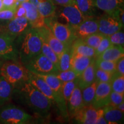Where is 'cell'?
Masks as SVG:
<instances>
[{
    "instance_id": "6da1fadb",
    "label": "cell",
    "mask_w": 124,
    "mask_h": 124,
    "mask_svg": "<svg viewBox=\"0 0 124 124\" xmlns=\"http://www.w3.org/2000/svg\"><path fill=\"white\" fill-rule=\"evenodd\" d=\"M20 98L35 114L41 117L48 115L52 102L29 81L16 87Z\"/></svg>"
},
{
    "instance_id": "7a4b0ae2",
    "label": "cell",
    "mask_w": 124,
    "mask_h": 124,
    "mask_svg": "<svg viewBox=\"0 0 124 124\" xmlns=\"http://www.w3.org/2000/svg\"><path fill=\"white\" fill-rule=\"evenodd\" d=\"M18 37V55L23 64L41 53L42 39L36 28L29 27Z\"/></svg>"
},
{
    "instance_id": "3957f363",
    "label": "cell",
    "mask_w": 124,
    "mask_h": 124,
    "mask_svg": "<svg viewBox=\"0 0 124 124\" xmlns=\"http://www.w3.org/2000/svg\"><path fill=\"white\" fill-rule=\"evenodd\" d=\"M29 71L24 64L10 60L6 62L0 68V75L13 87L16 88L28 81Z\"/></svg>"
},
{
    "instance_id": "277c9868",
    "label": "cell",
    "mask_w": 124,
    "mask_h": 124,
    "mask_svg": "<svg viewBox=\"0 0 124 124\" xmlns=\"http://www.w3.org/2000/svg\"><path fill=\"white\" fill-rule=\"evenodd\" d=\"M32 119V116L15 105H5L0 109L1 124H24L28 123Z\"/></svg>"
},
{
    "instance_id": "5b68a950",
    "label": "cell",
    "mask_w": 124,
    "mask_h": 124,
    "mask_svg": "<svg viewBox=\"0 0 124 124\" xmlns=\"http://www.w3.org/2000/svg\"><path fill=\"white\" fill-rule=\"evenodd\" d=\"M45 24L49 28L56 38L66 46H71L76 39L73 29L67 25L59 22L55 16L45 18Z\"/></svg>"
},
{
    "instance_id": "8992f818",
    "label": "cell",
    "mask_w": 124,
    "mask_h": 124,
    "mask_svg": "<svg viewBox=\"0 0 124 124\" xmlns=\"http://www.w3.org/2000/svg\"><path fill=\"white\" fill-rule=\"evenodd\" d=\"M56 16L57 18L60 20L59 22L67 25L72 29L77 27L86 18L78 8L75 3L69 5L60 7Z\"/></svg>"
},
{
    "instance_id": "52a82bcc",
    "label": "cell",
    "mask_w": 124,
    "mask_h": 124,
    "mask_svg": "<svg viewBox=\"0 0 124 124\" xmlns=\"http://www.w3.org/2000/svg\"><path fill=\"white\" fill-rule=\"evenodd\" d=\"M24 66L29 71L35 74H55L59 71L55 65L41 53L28 60Z\"/></svg>"
},
{
    "instance_id": "ba28073f",
    "label": "cell",
    "mask_w": 124,
    "mask_h": 124,
    "mask_svg": "<svg viewBox=\"0 0 124 124\" xmlns=\"http://www.w3.org/2000/svg\"><path fill=\"white\" fill-rule=\"evenodd\" d=\"M98 20V32L104 36H110L121 30L124 27L120 19L114 15L107 14Z\"/></svg>"
},
{
    "instance_id": "9c48e42d",
    "label": "cell",
    "mask_w": 124,
    "mask_h": 124,
    "mask_svg": "<svg viewBox=\"0 0 124 124\" xmlns=\"http://www.w3.org/2000/svg\"><path fill=\"white\" fill-rule=\"evenodd\" d=\"M15 39L6 32L0 33V57L4 59L16 60L18 52L15 44Z\"/></svg>"
},
{
    "instance_id": "30bf717a",
    "label": "cell",
    "mask_w": 124,
    "mask_h": 124,
    "mask_svg": "<svg viewBox=\"0 0 124 124\" xmlns=\"http://www.w3.org/2000/svg\"><path fill=\"white\" fill-rule=\"evenodd\" d=\"M103 108H96L92 105L85 106L74 116L77 123L95 124L101 116H103Z\"/></svg>"
},
{
    "instance_id": "8fae6325",
    "label": "cell",
    "mask_w": 124,
    "mask_h": 124,
    "mask_svg": "<svg viewBox=\"0 0 124 124\" xmlns=\"http://www.w3.org/2000/svg\"><path fill=\"white\" fill-rule=\"evenodd\" d=\"M36 29L43 40L48 44L59 58L66 46L56 38L46 24Z\"/></svg>"
},
{
    "instance_id": "7c38bea8",
    "label": "cell",
    "mask_w": 124,
    "mask_h": 124,
    "mask_svg": "<svg viewBox=\"0 0 124 124\" xmlns=\"http://www.w3.org/2000/svg\"><path fill=\"white\" fill-rule=\"evenodd\" d=\"M111 91L110 82L98 83L95 97L91 105L96 108H103L108 105Z\"/></svg>"
},
{
    "instance_id": "4fadbf2b",
    "label": "cell",
    "mask_w": 124,
    "mask_h": 124,
    "mask_svg": "<svg viewBox=\"0 0 124 124\" xmlns=\"http://www.w3.org/2000/svg\"><path fill=\"white\" fill-rule=\"evenodd\" d=\"M76 39H83L88 36L98 32V20L94 17H87L73 29Z\"/></svg>"
},
{
    "instance_id": "5bb4252c",
    "label": "cell",
    "mask_w": 124,
    "mask_h": 124,
    "mask_svg": "<svg viewBox=\"0 0 124 124\" xmlns=\"http://www.w3.org/2000/svg\"><path fill=\"white\" fill-rule=\"evenodd\" d=\"M29 26L28 21L25 16L15 17L9 20L4 32L16 39L29 28Z\"/></svg>"
},
{
    "instance_id": "9a60e30c",
    "label": "cell",
    "mask_w": 124,
    "mask_h": 124,
    "mask_svg": "<svg viewBox=\"0 0 124 124\" xmlns=\"http://www.w3.org/2000/svg\"><path fill=\"white\" fill-rule=\"evenodd\" d=\"M25 10V17L27 18L31 27L38 28L44 26L45 18L40 15L36 8L29 1L21 3Z\"/></svg>"
},
{
    "instance_id": "2e32d148",
    "label": "cell",
    "mask_w": 124,
    "mask_h": 124,
    "mask_svg": "<svg viewBox=\"0 0 124 124\" xmlns=\"http://www.w3.org/2000/svg\"><path fill=\"white\" fill-rule=\"evenodd\" d=\"M28 81L45 96H46L52 102V103H56L57 97L55 93L41 78L33 72L29 71Z\"/></svg>"
},
{
    "instance_id": "e0dca14e",
    "label": "cell",
    "mask_w": 124,
    "mask_h": 124,
    "mask_svg": "<svg viewBox=\"0 0 124 124\" xmlns=\"http://www.w3.org/2000/svg\"><path fill=\"white\" fill-rule=\"evenodd\" d=\"M84 106L82 99V90L77 85L67 103L68 114L71 116H74Z\"/></svg>"
},
{
    "instance_id": "ac0fdd59",
    "label": "cell",
    "mask_w": 124,
    "mask_h": 124,
    "mask_svg": "<svg viewBox=\"0 0 124 124\" xmlns=\"http://www.w3.org/2000/svg\"><path fill=\"white\" fill-rule=\"evenodd\" d=\"M94 7L108 15H114L124 6V0H92Z\"/></svg>"
},
{
    "instance_id": "d6986e66",
    "label": "cell",
    "mask_w": 124,
    "mask_h": 124,
    "mask_svg": "<svg viewBox=\"0 0 124 124\" xmlns=\"http://www.w3.org/2000/svg\"><path fill=\"white\" fill-rule=\"evenodd\" d=\"M44 18L55 16L56 6L51 0H29Z\"/></svg>"
},
{
    "instance_id": "ffe728a7",
    "label": "cell",
    "mask_w": 124,
    "mask_h": 124,
    "mask_svg": "<svg viewBox=\"0 0 124 124\" xmlns=\"http://www.w3.org/2000/svg\"><path fill=\"white\" fill-rule=\"evenodd\" d=\"M95 59L79 76L78 86L81 90L89 86L95 81V71L97 67L95 66Z\"/></svg>"
},
{
    "instance_id": "44dd1931",
    "label": "cell",
    "mask_w": 124,
    "mask_h": 124,
    "mask_svg": "<svg viewBox=\"0 0 124 124\" xmlns=\"http://www.w3.org/2000/svg\"><path fill=\"white\" fill-rule=\"evenodd\" d=\"M124 56V46L120 45H111L95 59L117 62Z\"/></svg>"
},
{
    "instance_id": "7402d4cb",
    "label": "cell",
    "mask_w": 124,
    "mask_h": 124,
    "mask_svg": "<svg viewBox=\"0 0 124 124\" xmlns=\"http://www.w3.org/2000/svg\"><path fill=\"white\" fill-rule=\"evenodd\" d=\"M95 59L72 53L70 63L71 69L80 75Z\"/></svg>"
},
{
    "instance_id": "603a6c76",
    "label": "cell",
    "mask_w": 124,
    "mask_h": 124,
    "mask_svg": "<svg viewBox=\"0 0 124 124\" xmlns=\"http://www.w3.org/2000/svg\"><path fill=\"white\" fill-rule=\"evenodd\" d=\"M71 51L72 54H78L90 58H95V49L85 43L80 39H76L71 44Z\"/></svg>"
},
{
    "instance_id": "cb8c5ba5",
    "label": "cell",
    "mask_w": 124,
    "mask_h": 124,
    "mask_svg": "<svg viewBox=\"0 0 124 124\" xmlns=\"http://www.w3.org/2000/svg\"><path fill=\"white\" fill-rule=\"evenodd\" d=\"M103 116L109 124H117L122 123L124 120V113L116 107L106 105L103 107Z\"/></svg>"
},
{
    "instance_id": "d4e9b609",
    "label": "cell",
    "mask_w": 124,
    "mask_h": 124,
    "mask_svg": "<svg viewBox=\"0 0 124 124\" xmlns=\"http://www.w3.org/2000/svg\"><path fill=\"white\" fill-rule=\"evenodd\" d=\"M13 94V87L2 76L0 77V106L8 102Z\"/></svg>"
},
{
    "instance_id": "484cf974",
    "label": "cell",
    "mask_w": 124,
    "mask_h": 124,
    "mask_svg": "<svg viewBox=\"0 0 124 124\" xmlns=\"http://www.w3.org/2000/svg\"><path fill=\"white\" fill-rule=\"evenodd\" d=\"M78 8L86 17H94L95 7L92 0H75Z\"/></svg>"
},
{
    "instance_id": "4316f807",
    "label": "cell",
    "mask_w": 124,
    "mask_h": 124,
    "mask_svg": "<svg viewBox=\"0 0 124 124\" xmlns=\"http://www.w3.org/2000/svg\"><path fill=\"white\" fill-rule=\"evenodd\" d=\"M72 56L71 45L66 46L64 51L59 57V71H63L71 69V59Z\"/></svg>"
},
{
    "instance_id": "83f0119b",
    "label": "cell",
    "mask_w": 124,
    "mask_h": 124,
    "mask_svg": "<svg viewBox=\"0 0 124 124\" xmlns=\"http://www.w3.org/2000/svg\"><path fill=\"white\" fill-rule=\"evenodd\" d=\"M97 82H94L92 84L82 90V99L84 106H89L92 104L95 97Z\"/></svg>"
},
{
    "instance_id": "f1b7e54d",
    "label": "cell",
    "mask_w": 124,
    "mask_h": 124,
    "mask_svg": "<svg viewBox=\"0 0 124 124\" xmlns=\"http://www.w3.org/2000/svg\"><path fill=\"white\" fill-rule=\"evenodd\" d=\"M41 53L48 58L59 70V59L58 55L48 46L47 43L45 42L42 39V46H41Z\"/></svg>"
},
{
    "instance_id": "f546056e",
    "label": "cell",
    "mask_w": 124,
    "mask_h": 124,
    "mask_svg": "<svg viewBox=\"0 0 124 124\" xmlns=\"http://www.w3.org/2000/svg\"><path fill=\"white\" fill-rule=\"evenodd\" d=\"M78 78L71 81L63 82L62 83V93L66 104L69 101L74 89L78 85Z\"/></svg>"
},
{
    "instance_id": "4dcf8cb0",
    "label": "cell",
    "mask_w": 124,
    "mask_h": 124,
    "mask_svg": "<svg viewBox=\"0 0 124 124\" xmlns=\"http://www.w3.org/2000/svg\"><path fill=\"white\" fill-rule=\"evenodd\" d=\"M113 91L124 94V75H113L110 82Z\"/></svg>"
},
{
    "instance_id": "1f68e13d",
    "label": "cell",
    "mask_w": 124,
    "mask_h": 124,
    "mask_svg": "<svg viewBox=\"0 0 124 124\" xmlns=\"http://www.w3.org/2000/svg\"><path fill=\"white\" fill-rule=\"evenodd\" d=\"M95 63L97 68L108 71V72L112 74H114L115 72L117 62L95 59Z\"/></svg>"
},
{
    "instance_id": "d6a6232c",
    "label": "cell",
    "mask_w": 124,
    "mask_h": 124,
    "mask_svg": "<svg viewBox=\"0 0 124 124\" xmlns=\"http://www.w3.org/2000/svg\"><path fill=\"white\" fill-rule=\"evenodd\" d=\"M103 37H104V35H102L100 32H97V33L88 36L82 40H83L85 44L91 46L94 49H96L100 45Z\"/></svg>"
},
{
    "instance_id": "836d02e7",
    "label": "cell",
    "mask_w": 124,
    "mask_h": 124,
    "mask_svg": "<svg viewBox=\"0 0 124 124\" xmlns=\"http://www.w3.org/2000/svg\"><path fill=\"white\" fill-rule=\"evenodd\" d=\"M55 75L62 82L71 81L78 78L79 75L72 69L63 71H58L57 73L55 74Z\"/></svg>"
},
{
    "instance_id": "e575fe53",
    "label": "cell",
    "mask_w": 124,
    "mask_h": 124,
    "mask_svg": "<svg viewBox=\"0 0 124 124\" xmlns=\"http://www.w3.org/2000/svg\"><path fill=\"white\" fill-rule=\"evenodd\" d=\"M113 74L98 68L95 71V81L99 82H110Z\"/></svg>"
},
{
    "instance_id": "d590c367",
    "label": "cell",
    "mask_w": 124,
    "mask_h": 124,
    "mask_svg": "<svg viewBox=\"0 0 124 124\" xmlns=\"http://www.w3.org/2000/svg\"><path fill=\"white\" fill-rule=\"evenodd\" d=\"M124 101V94L112 91L110 93L109 98V102L108 105L116 107Z\"/></svg>"
},
{
    "instance_id": "8d00e7d4",
    "label": "cell",
    "mask_w": 124,
    "mask_h": 124,
    "mask_svg": "<svg viewBox=\"0 0 124 124\" xmlns=\"http://www.w3.org/2000/svg\"><path fill=\"white\" fill-rule=\"evenodd\" d=\"M108 38L111 44L120 45V46H124V33L121 31L116 32L110 36H108Z\"/></svg>"
},
{
    "instance_id": "74e56055",
    "label": "cell",
    "mask_w": 124,
    "mask_h": 124,
    "mask_svg": "<svg viewBox=\"0 0 124 124\" xmlns=\"http://www.w3.org/2000/svg\"><path fill=\"white\" fill-rule=\"evenodd\" d=\"M112 45L111 44L108 36H104L103 38L102 39V41H101L100 45L95 49V55L96 57L101 54L103 51H105L107 48H108L110 46ZM95 57V58H96Z\"/></svg>"
},
{
    "instance_id": "f35d334b",
    "label": "cell",
    "mask_w": 124,
    "mask_h": 124,
    "mask_svg": "<svg viewBox=\"0 0 124 124\" xmlns=\"http://www.w3.org/2000/svg\"><path fill=\"white\" fill-rule=\"evenodd\" d=\"M16 8L2 9L0 10V20H10L15 17Z\"/></svg>"
},
{
    "instance_id": "ab89813d",
    "label": "cell",
    "mask_w": 124,
    "mask_h": 124,
    "mask_svg": "<svg viewBox=\"0 0 124 124\" xmlns=\"http://www.w3.org/2000/svg\"><path fill=\"white\" fill-rule=\"evenodd\" d=\"M114 75H124V58L122 57L117 62Z\"/></svg>"
},
{
    "instance_id": "60d3db41",
    "label": "cell",
    "mask_w": 124,
    "mask_h": 124,
    "mask_svg": "<svg viewBox=\"0 0 124 124\" xmlns=\"http://www.w3.org/2000/svg\"><path fill=\"white\" fill-rule=\"evenodd\" d=\"M20 4L17 0H2L3 9L17 8Z\"/></svg>"
},
{
    "instance_id": "b9f144b4",
    "label": "cell",
    "mask_w": 124,
    "mask_h": 124,
    "mask_svg": "<svg viewBox=\"0 0 124 124\" xmlns=\"http://www.w3.org/2000/svg\"><path fill=\"white\" fill-rule=\"evenodd\" d=\"M55 5H59L60 7L72 5L75 3V0H51Z\"/></svg>"
},
{
    "instance_id": "7bdbcfd3",
    "label": "cell",
    "mask_w": 124,
    "mask_h": 124,
    "mask_svg": "<svg viewBox=\"0 0 124 124\" xmlns=\"http://www.w3.org/2000/svg\"><path fill=\"white\" fill-rule=\"evenodd\" d=\"M25 17V10L24 8L20 4L17 7L16 10L15 12V17ZM14 17V18H15Z\"/></svg>"
},
{
    "instance_id": "ee69618b",
    "label": "cell",
    "mask_w": 124,
    "mask_h": 124,
    "mask_svg": "<svg viewBox=\"0 0 124 124\" xmlns=\"http://www.w3.org/2000/svg\"><path fill=\"white\" fill-rule=\"evenodd\" d=\"M96 124H108V122L106 121V120L104 118L103 116H101L96 121Z\"/></svg>"
},
{
    "instance_id": "f6af8a7d",
    "label": "cell",
    "mask_w": 124,
    "mask_h": 124,
    "mask_svg": "<svg viewBox=\"0 0 124 124\" xmlns=\"http://www.w3.org/2000/svg\"><path fill=\"white\" fill-rule=\"evenodd\" d=\"M116 108H118V110H120V111H121L122 112L124 113V102H122L121 103H120V104L117 105Z\"/></svg>"
},
{
    "instance_id": "bcb514c9",
    "label": "cell",
    "mask_w": 124,
    "mask_h": 124,
    "mask_svg": "<svg viewBox=\"0 0 124 124\" xmlns=\"http://www.w3.org/2000/svg\"><path fill=\"white\" fill-rule=\"evenodd\" d=\"M3 9V4H2V0H0V10Z\"/></svg>"
},
{
    "instance_id": "7dc6e473",
    "label": "cell",
    "mask_w": 124,
    "mask_h": 124,
    "mask_svg": "<svg viewBox=\"0 0 124 124\" xmlns=\"http://www.w3.org/2000/svg\"><path fill=\"white\" fill-rule=\"evenodd\" d=\"M17 1L20 3H22L24 2H27V1H29V0H17Z\"/></svg>"
},
{
    "instance_id": "c3c4849f",
    "label": "cell",
    "mask_w": 124,
    "mask_h": 124,
    "mask_svg": "<svg viewBox=\"0 0 124 124\" xmlns=\"http://www.w3.org/2000/svg\"><path fill=\"white\" fill-rule=\"evenodd\" d=\"M4 31V28H3L2 26L0 25V33H1V32H3Z\"/></svg>"
}]
</instances>
